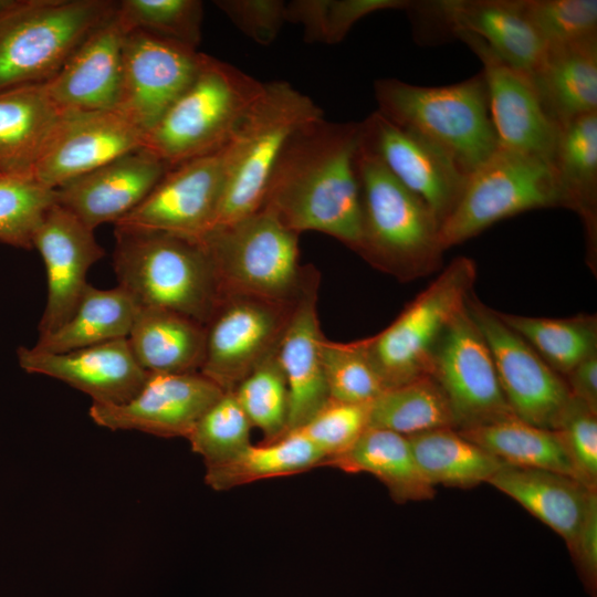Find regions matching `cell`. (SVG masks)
Returning a JSON list of instances; mask_svg holds the SVG:
<instances>
[{
	"mask_svg": "<svg viewBox=\"0 0 597 597\" xmlns=\"http://www.w3.org/2000/svg\"><path fill=\"white\" fill-rule=\"evenodd\" d=\"M296 301L223 295L206 325V357L200 373L223 391H233L276 353Z\"/></svg>",
	"mask_w": 597,
	"mask_h": 597,
	"instance_id": "cell-11",
	"label": "cell"
},
{
	"mask_svg": "<svg viewBox=\"0 0 597 597\" xmlns=\"http://www.w3.org/2000/svg\"><path fill=\"white\" fill-rule=\"evenodd\" d=\"M531 78L559 130L572 121L597 112V36L546 48Z\"/></svg>",
	"mask_w": 597,
	"mask_h": 597,
	"instance_id": "cell-27",
	"label": "cell"
},
{
	"mask_svg": "<svg viewBox=\"0 0 597 597\" xmlns=\"http://www.w3.org/2000/svg\"><path fill=\"white\" fill-rule=\"evenodd\" d=\"M421 4L452 34L475 35L503 61L530 76L544 56L545 44L525 15L521 0H442Z\"/></svg>",
	"mask_w": 597,
	"mask_h": 597,
	"instance_id": "cell-25",
	"label": "cell"
},
{
	"mask_svg": "<svg viewBox=\"0 0 597 597\" xmlns=\"http://www.w3.org/2000/svg\"><path fill=\"white\" fill-rule=\"evenodd\" d=\"M355 164L362 209L356 252L400 280L434 270L443 250L439 223L429 208L362 144L360 136Z\"/></svg>",
	"mask_w": 597,
	"mask_h": 597,
	"instance_id": "cell-3",
	"label": "cell"
},
{
	"mask_svg": "<svg viewBox=\"0 0 597 597\" xmlns=\"http://www.w3.org/2000/svg\"><path fill=\"white\" fill-rule=\"evenodd\" d=\"M359 122L306 124L284 145L270 175L260 209L298 235L328 234L355 252L362 235L356 174Z\"/></svg>",
	"mask_w": 597,
	"mask_h": 597,
	"instance_id": "cell-1",
	"label": "cell"
},
{
	"mask_svg": "<svg viewBox=\"0 0 597 597\" xmlns=\"http://www.w3.org/2000/svg\"><path fill=\"white\" fill-rule=\"evenodd\" d=\"M116 6L109 0H15L0 15V91L49 81Z\"/></svg>",
	"mask_w": 597,
	"mask_h": 597,
	"instance_id": "cell-7",
	"label": "cell"
},
{
	"mask_svg": "<svg viewBox=\"0 0 597 597\" xmlns=\"http://www.w3.org/2000/svg\"><path fill=\"white\" fill-rule=\"evenodd\" d=\"M113 269L138 305L170 310L203 325L222 298L201 238L115 226Z\"/></svg>",
	"mask_w": 597,
	"mask_h": 597,
	"instance_id": "cell-2",
	"label": "cell"
},
{
	"mask_svg": "<svg viewBox=\"0 0 597 597\" xmlns=\"http://www.w3.org/2000/svg\"><path fill=\"white\" fill-rule=\"evenodd\" d=\"M359 125L362 144L425 202L440 227L457 206L468 176L433 143L378 111Z\"/></svg>",
	"mask_w": 597,
	"mask_h": 597,
	"instance_id": "cell-16",
	"label": "cell"
},
{
	"mask_svg": "<svg viewBox=\"0 0 597 597\" xmlns=\"http://www.w3.org/2000/svg\"><path fill=\"white\" fill-rule=\"evenodd\" d=\"M564 379L572 397L597 412V354L580 362Z\"/></svg>",
	"mask_w": 597,
	"mask_h": 597,
	"instance_id": "cell-49",
	"label": "cell"
},
{
	"mask_svg": "<svg viewBox=\"0 0 597 597\" xmlns=\"http://www.w3.org/2000/svg\"><path fill=\"white\" fill-rule=\"evenodd\" d=\"M325 464L322 452L298 430L274 441L250 443L232 459L206 467L205 481L216 491L287 476Z\"/></svg>",
	"mask_w": 597,
	"mask_h": 597,
	"instance_id": "cell-33",
	"label": "cell"
},
{
	"mask_svg": "<svg viewBox=\"0 0 597 597\" xmlns=\"http://www.w3.org/2000/svg\"><path fill=\"white\" fill-rule=\"evenodd\" d=\"M138 307L136 300L119 285L104 290L88 283L71 317L52 333L39 335L32 348L66 353L127 338Z\"/></svg>",
	"mask_w": 597,
	"mask_h": 597,
	"instance_id": "cell-32",
	"label": "cell"
},
{
	"mask_svg": "<svg viewBox=\"0 0 597 597\" xmlns=\"http://www.w3.org/2000/svg\"><path fill=\"white\" fill-rule=\"evenodd\" d=\"M200 57L197 49L171 40L125 33L115 109L146 134L190 84Z\"/></svg>",
	"mask_w": 597,
	"mask_h": 597,
	"instance_id": "cell-14",
	"label": "cell"
},
{
	"mask_svg": "<svg viewBox=\"0 0 597 597\" xmlns=\"http://www.w3.org/2000/svg\"><path fill=\"white\" fill-rule=\"evenodd\" d=\"M475 277L471 259H454L389 326L362 339L386 389L431 375L439 342L467 305Z\"/></svg>",
	"mask_w": 597,
	"mask_h": 597,
	"instance_id": "cell-9",
	"label": "cell"
},
{
	"mask_svg": "<svg viewBox=\"0 0 597 597\" xmlns=\"http://www.w3.org/2000/svg\"><path fill=\"white\" fill-rule=\"evenodd\" d=\"M406 0H293L286 2V22L303 28L306 42L336 44L364 17L380 10L408 9Z\"/></svg>",
	"mask_w": 597,
	"mask_h": 597,
	"instance_id": "cell-40",
	"label": "cell"
},
{
	"mask_svg": "<svg viewBox=\"0 0 597 597\" xmlns=\"http://www.w3.org/2000/svg\"><path fill=\"white\" fill-rule=\"evenodd\" d=\"M322 358L331 400L370 404L386 390L362 339L341 343L325 337Z\"/></svg>",
	"mask_w": 597,
	"mask_h": 597,
	"instance_id": "cell-42",
	"label": "cell"
},
{
	"mask_svg": "<svg viewBox=\"0 0 597 597\" xmlns=\"http://www.w3.org/2000/svg\"><path fill=\"white\" fill-rule=\"evenodd\" d=\"M326 465L374 475L398 503L430 500L436 493L415 460L408 437L390 430L369 427L350 450Z\"/></svg>",
	"mask_w": 597,
	"mask_h": 597,
	"instance_id": "cell-31",
	"label": "cell"
},
{
	"mask_svg": "<svg viewBox=\"0 0 597 597\" xmlns=\"http://www.w3.org/2000/svg\"><path fill=\"white\" fill-rule=\"evenodd\" d=\"M65 115L43 83L0 91V176L32 175Z\"/></svg>",
	"mask_w": 597,
	"mask_h": 597,
	"instance_id": "cell-26",
	"label": "cell"
},
{
	"mask_svg": "<svg viewBox=\"0 0 597 597\" xmlns=\"http://www.w3.org/2000/svg\"><path fill=\"white\" fill-rule=\"evenodd\" d=\"M374 91L380 114L433 143L468 177L500 145L482 72L442 86L380 78Z\"/></svg>",
	"mask_w": 597,
	"mask_h": 597,
	"instance_id": "cell-4",
	"label": "cell"
},
{
	"mask_svg": "<svg viewBox=\"0 0 597 597\" xmlns=\"http://www.w3.org/2000/svg\"><path fill=\"white\" fill-rule=\"evenodd\" d=\"M318 283L320 274L312 266L276 352L289 389L287 432L303 427L329 400L322 358L325 336L317 314Z\"/></svg>",
	"mask_w": 597,
	"mask_h": 597,
	"instance_id": "cell-23",
	"label": "cell"
},
{
	"mask_svg": "<svg viewBox=\"0 0 597 597\" xmlns=\"http://www.w3.org/2000/svg\"><path fill=\"white\" fill-rule=\"evenodd\" d=\"M223 149L170 167L114 226L201 238L218 214L226 176Z\"/></svg>",
	"mask_w": 597,
	"mask_h": 597,
	"instance_id": "cell-15",
	"label": "cell"
},
{
	"mask_svg": "<svg viewBox=\"0 0 597 597\" xmlns=\"http://www.w3.org/2000/svg\"><path fill=\"white\" fill-rule=\"evenodd\" d=\"M264 83L201 53L197 73L144 137L169 167L222 149L261 95Z\"/></svg>",
	"mask_w": 597,
	"mask_h": 597,
	"instance_id": "cell-5",
	"label": "cell"
},
{
	"mask_svg": "<svg viewBox=\"0 0 597 597\" xmlns=\"http://www.w3.org/2000/svg\"><path fill=\"white\" fill-rule=\"evenodd\" d=\"M582 580L591 595L597 591V492L593 491L576 535L573 551Z\"/></svg>",
	"mask_w": 597,
	"mask_h": 597,
	"instance_id": "cell-48",
	"label": "cell"
},
{
	"mask_svg": "<svg viewBox=\"0 0 597 597\" xmlns=\"http://www.w3.org/2000/svg\"><path fill=\"white\" fill-rule=\"evenodd\" d=\"M46 272L48 296L39 323V335L62 326L75 311L88 284L90 268L105 250L94 230L56 202L49 209L33 237Z\"/></svg>",
	"mask_w": 597,
	"mask_h": 597,
	"instance_id": "cell-19",
	"label": "cell"
},
{
	"mask_svg": "<svg viewBox=\"0 0 597 597\" xmlns=\"http://www.w3.org/2000/svg\"><path fill=\"white\" fill-rule=\"evenodd\" d=\"M198 373L149 374L137 394L117 406L92 404V420L109 430H137L187 438L202 415L224 394Z\"/></svg>",
	"mask_w": 597,
	"mask_h": 597,
	"instance_id": "cell-18",
	"label": "cell"
},
{
	"mask_svg": "<svg viewBox=\"0 0 597 597\" xmlns=\"http://www.w3.org/2000/svg\"><path fill=\"white\" fill-rule=\"evenodd\" d=\"M370 404L335 400L313 416L301 431L325 457V464L346 453L369 428ZM294 431V430H293Z\"/></svg>",
	"mask_w": 597,
	"mask_h": 597,
	"instance_id": "cell-45",
	"label": "cell"
},
{
	"mask_svg": "<svg viewBox=\"0 0 597 597\" xmlns=\"http://www.w3.org/2000/svg\"><path fill=\"white\" fill-rule=\"evenodd\" d=\"M169 168L140 147L56 188V203L93 230L102 223H116L146 198Z\"/></svg>",
	"mask_w": 597,
	"mask_h": 597,
	"instance_id": "cell-22",
	"label": "cell"
},
{
	"mask_svg": "<svg viewBox=\"0 0 597 597\" xmlns=\"http://www.w3.org/2000/svg\"><path fill=\"white\" fill-rule=\"evenodd\" d=\"M554 207H562V198L553 166L499 145L468 177L457 206L440 226V245L444 251L503 219Z\"/></svg>",
	"mask_w": 597,
	"mask_h": 597,
	"instance_id": "cell-10",
	"label": "cell"
},
{
	"mask_svg": "<svg viewBox=\"0 0 597 597\" xmlns=\"http://www.w3.org/2000/svg\"><path fill=\"white\" fill-rule=\"evenodd\" d=\"M15 0H0V15L13 6Z\"/></svg>",
	"mask_w": 597,
	"mask_h": 597,
	"instance_id": "cell-50",
	"label": "cell"
},
{
	"mask_svg": "<svg viewBox=\"0 0 597 597\" xmlns=\"http://www.w3.org/2000/svg\"><path fill=\"white\" fill-rule=\"evenodd\" d=\"M252 425L232 391L224 392L198 420L187 437L206 467L221 464L250 443Z\"/></svg>",
	"mask_w": 597,
	"mask_h": 597,
	"instance_id": "cell-43",
	"label": "cell"
},
{
	"mask_svg": "<svg viewBox=\"0 0 597 597\" xmlns=\"http://www.w3.org/2000/svg\"><path fill=\"white\" fill-rule=\"evenodd\" d=\"M549 526L573 551L593 491L553 471L503 464L488 481Z\"/></svg>",
	"mask_w": 597,
	"mask_h": 597,
	"instance_id": "cell-28",
	"label": "cell"
},
{
	"mask_svg": "<svg viewBox=\"0 0 597 597\" xmlns=\"http://www.w3.org/2000/svg\"><path fill=\"white\" fill-rule=\"evenodd\" d=\"M553 431L570 460L576 479L597 490V412L573 398Z\"/></svg>",
	"mask_w": 597,
	"mask_h": 597,
	"instance_id": "cell-46",
	"label": "cell"
},
{
	"mask_svg": "<svg viewBox=\"0 0 597 597\" xmlns=\"http://www.w3.org/2000/svg\"><path fill=\"white\" fill-rule=\"evenodd\" d=\"M369 427L405 437L441 428H455L448 398L431 376L386 389L371 402Z\"/></svg>",
	"mask_w": 597,
	"mask_h": 597,
	"instance_id": "cell-36",
	"label": "cell"
},
{
	"mask_svg": "<svg viewBox=\"0 0 597 597\" xmlns=\"http://www.w3.org/2000/svg\"><path fill=\"white\" fill-rule=\"evenodd\" d=\"M20 367L30 374L59 379L88 395L93 404H125L142 388L149 373L135 359L127 338L66 353H45L22 346Z\"/></svg>",
	"mask_w": 597,
	"mask_h": 597,
	"instance_id": "cell-21",
	"label": "cell"
},
{
	"mask_svg": "<svg viewBox=\"0 0 597 597\" xmlns=\"http://www.w3.org/2000/svg\"><path fill=\"white\" fill-rule=\"evenodd\" d=\"M496 313L563 377L580 362L597 354L596 316L584 314L569 318H547Z\"/></svg>",
	"mask_w": 597,
	"mask_h": 597,
	"instance_id": "cell-37",
	"label": "cell"
},
{
	"mask_svg": "<svg viewBox=\"0 0 597 597\" xmlns=\"http://www.w3.org/2000/svg\"><path fill=\"white\" fill-rule=\"evenodd\" d=\"M115 17L125 33L139 31L197 49L203 3L199 0H122Z\"/></svg>",
	"mask_w": 597,
	"mask_h": 597,
	"instance_id": "cell-38",
	"label": "cell"
},
{
	"mask_svg": "<svg viewBox=\"0 0 597 597\" xmlns=\"http://www.w3.org/2000/svg\"><path fill=\"white\" fill-rule=\"evenodd\" d=\"M145 134L116 109L66 114L33 168L55 190L70 180L137 148Z\"/></svg>",
	"mask_w": 597,
	"mask_h": 597,
	"instance_id": "cell-20",
	"label": "cell"
},
{
	"mask_svg": "<svg viewBox=\"0 0 597 597\" xmlns=\"http://www.w3.org/2000/svg\"><path fill=\"white\" fill-rule=\"evenodd\" d=\"M323 117V109L290 83H264L261 95L224 146V186L214 227L260 210L286 142L300 128Z\"/></svg>",
	"mask_w": 597,
	"mask_h": 597,
	"instance_id": "cell-6",
	"label": "cell"
},
{
	"mask_svg": "<svg viewBox=\"0 0 597 597\" xmlns=\"http://www.w3.org/2000/svg\"><path fill=\"white\" fill-rule=\"evenodd\" d=\"M232 392L252 427L264 434V442L286 434L289 389L276 353L241 380Z\"/></svg>",
	"mask_w": 597,
	"mask_h": 597,
	"instance_id": "cell-39",
	"label": "cell"
},
{
	"mask_svg": "<svg viewBox=\"0 0 597 597\" xmlns=\"http://www.w3.org/2000/svg\"><path fill=\"white\" fill-rule=\"evenodd\" d=\"M127 342L149 374L198 373L206 357L207 331L184 314L139 305Z\"/></svg>",
	"mask_w": 597,
	"mask_h": 597,
	"instance_id": "cell-29",
	"label": "cell"
},
{
	"mask_svg": "<svg viewBox=\"0 0 597 597\" xmlns=\"http://www.w3.org/2000/svg\"><path fill=\"white\" fill-rule=\"evenodd\" d=\"M552 166L562 207L580 217L593 258L597 243V112L580 116L559 130Z\"/></svg>",
	"mask_w": 597,
	"mask_h": 597,
	"instance_id": "cell-30",
	"label": "cell"
},
{
	"mask_svg": "<svg viewBox=\"0 0 597 597\" xmlns=\"http://www.w3.org/2000/svg\"><path fill=\"white\" fill-rule=\"evenodd\" d=\"M467 306L490 348L501 389L513 415L554 430L573 401L564 377L472 293Z\"/></svg>",
	"mask_w": 597,
	"mask_h": 597,
	"instance_id": "cell-12",
	"label": "cell"
},
{
	"mask_svg": "<svg viewBox=\"0 0 597 597\" xmlns=\"http://www.w3.org/2000/svg\"><path fill=\"white\" fill-rule=\"evenodd\" d=\"M124 35L114 12L78 45L57 73L43 83L62 113L115 109L121 90Z\"/></svg>",
	"mask_w": 597,
	"mask_h": 597,
	"instance_id": "cell-24",
	"label": "cell"
},
{
	"mask_svg": "<svg viewBox=\"0 0 597 597\" xmlns=\"http://www.w3.org/2000/svg\"><path fill=\"white\" fill-rule=\"evenodd\" d=\"M408 439L421 473L433 486L469 489L488 483L504 464L455 428L436 429Z\"/></svg>",
	"mask_w": 597,
	"mask_h": 597,
	"instance_id": "cell-34",
	"label": "cell"
},
{
	"mask_svg": "<svg viewBox=\"0 0 597 597\" xmlns=\"http://www.w3.org/2000/svg\"><path fill=\"white\" fill-rule=\"evenodd\" d=\"M55 202V190L32 175L0 176V241L33 248L34 233Z\"/></svg>",
	"mask_w": 597,
	"mask_h": 597,
	"instance_id": "cell-41",
	"label": "cell"
},
{
	"mask_svg": "<svg viewBox=\"0 0 597 597\" xmlns=\"http://www.w3.org/2000/svg\"><path fill=\"white\" fill-rule=\"evenodd\" d=\"M453 35L479 57L490 114L500 146L552 165L559 129L547 115L530 75L496 55L468 32Z\"/></svg>",
	"mask_w": 597,
	"mask_h": 597,
	"instance_id": "cell-17",
	"label": "cell"
},
{
	"mask_svg": "<svg viewBox=\"0 0 597 597\" xmlns=\"http://www.w3.org/2000/svg\"><path fill=\"white\" fill-rule=\"evenodd\" d=\"M459 432L504 464L547 470L576 479L570 460L553 430L511 416Z\"/></svg>",
	"mask_w": 597,
	"mask_h": 597,
	"instance_id": "cell-35",
	"label": "cell"
},
{
	"mask_svg": "<svg viewBox=\"0 0 597 597\" xmlns=\"http://www.w3.org/2000/svg\"><path fill=\"white\" fill-rule=\"evenodd\" d=\"M222 296L244 294L293 302L312 265L300 264L298 234L260 209L201 237Z\"/></svg>",
	"mask_w": 597,
	"mask_h": 597,
	"instance_id": "cell-8",
	"label": "cell"
},
{
	"mask_svg": "<svg viewBox=\"0 0 597 597\" xmlns=\"http://www.w3.org/2000/svg\"><path fill=\"white\" fill-rule=\"evenodd\" d=\"M545 48L597 36L596 0H521Z\"/></svg>",
	"mask_w": 597,
	"mask_h": 597,
	"instance_id": "cell-44",
	"label": "cell"
},
{
	"mask_svg": "<svg viewBox=\"0 0 597 597\" xmlns=\"http://www.w3.org/2000/svg\"><path fill=\"white\" fill-rule=\"evenodd\" d=\"M431 376L448 398L458 430L514 416L501 389L490 348L467 305L443 333Z\"/></svg>",
	"mask_w": 597,
	"mask_h": 597,
	"instance_id": "cell-13",
	"label": "cell"
},
{
	"mask_svg": "<svg viewBox=\"0 0 597 597\" xmlns=\"http://www.w3.org/2000/svg\"><path fill=\"white\" fill-rule=\"evenodd\" d=\"M248 38L261 45L271 44L286 22L282 0H218L213 2Z\"/></svg>",
	"mask_w": 597,
	"mask_h": 597,
	"instance_id": "cell-47",
	"label": "cell"
}]
</instances>
